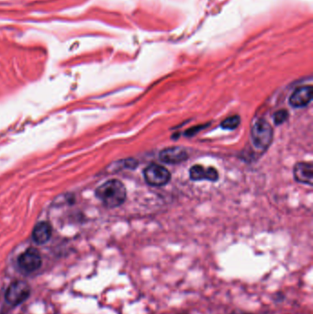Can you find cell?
<instances>
[{"mask_svg":"<svg viewBox=\"0 0 313 314\" xmlns=\"http://www.w3.org/2000/svg\"><path fill=\"white\" fill-rule=\"evenodd\" d=\"M96 196L107 208L113 209L124 203L127 191L125 186L120 180L111 179L97 188Z\"/></svg>","mask_w":313,"mask_h":314,"instance_id":"6da1fadb","label":"cell"},{"mask_svg":"<svg viewBox=\"0 0 313 314\" xmlns=\"http://www.w3.org/2000/svg\"><path fill=\"white\" fill-rule=\"evenodd\" d=\"M253 145L259 150L266 151L273 141L274 131L272 126L265 119H259L254 122L251 131Z\"/></svg>","mask_w":313,"mask_h":314,"instance_id":"7a4b0ae2","label":"cell"},{"mask_svg":"<svg viewBox=\"0 0 313 314\" xmlns=\"http://www.w3.org/2000/svg\"><path fill=\"white\" fill-rule=\"evenodd\" d=\"M143 176L146 183L153 187H162L171 179L170 172L165 166L152 164L143 170Z\"/></svg>","mask_w":313,"mask_h":314,"instance_id":"3957f363","label":"cell"},{"mask_svg":"<svg viewBox=\"0 0 313 314\" xmlns=\"http://www.w3.org/2000/svg\"><path fill=\"white\" fill-rule=\"evenodd\" d=\"M31 294V288L29 284L22 281L17 280L10 284L6 291V300L10 305L17 306L24 302Z\"/></svg>","mask_w":313,"mask_h":314,"instance_id":"277c9868","label":"cell"},{"mask_svg":"<svg viewBox=\"0 0 313 314\" xmlns=\"http://www.w3.org/2000/svg\"><path fill=\"white\" fill-rule=\"evenodd\" d=\"M17 263L22 270L31 273L41 267L43 261L41 253H39L37 249L29 248L24 253L19 255Z\"/></svg>","mask_w":313,"mask_h":314,"instance_id":"5b68a950","label":"cell"},{"mask_svg":"<svg viewBox=\"0 0 313 314\" xmlns=\"http://www.w3.org/2000/svg\"><path fill=\"white\" fill-rule=\"evenodd\" d=\"M159 158L162 163L168 165H177L187 161L188 155L186 150L181 147H168L160 152Z\"/></svg>","mask_w":313,"mask_h":314,"instance_id":"8992f818","label":"cell"},{"mask_svg":"<svg viewBox=\"0 0 313 314\" xmlns=\"http://www.w3.org/2000/svg\"><path fill=\"white\" fill-rule=\"evenodd\" d=\"M313 93L312 85L297 87L289 97V104L296 109L304 108L313 100Z\"/></svg>","mask_w":313,"mask_h":314,"instance_id":"52a82bcc","label":"cell"},{"mask_svg":"<svg viewBox=\"0 0 313 314\" xmlns=\"http://www.w3.org/2000/svg\"><path fill=\"white\" fill-rule=\"evenodd\" d=\"M189 176L193 181L208 180L215 182L219 179V173L214 167H204L200 165H195L189 170Z\"/></svg>","mask_w":313,"mask_h":314,"instance_id":"ba28073f","label":"cell"},{"mask_svg":"<svg viewBox=\"0 0 313 314\" xmlns=\"http://www.w3.org/2000/svg\"><path fill=\"white\" fill-rule=\"evenodd\" d=\"M293 174L297 182L313 186V166L311 163H297L294 166Z\"/></svg>","mask_w":313,"mask_h":314,"instance_id":"9c48e42d","label":"cell"},{"mask_svg":"<svg viewBox=\"0 0 313 314\" xmlns=\"http://www.w3.org/2000/svg\"><path fill=\"white\" fill-rule=\"evenodd\" d=\"M52 236V227L48 222L38 223L32 232V239L36 244H44L47 243Z\"/></svg>","mask_w":313,"mask_h":314,"instance_id":"30bf717a","label":"cell"},{"mask_svg":"<svg viewBox=\"0 0 313 314\" xmlns=\"http://www.w3.org/2000/svg\"><path fill=\"white\" fill-rule=\"evenodd\" d=\"M240 122H241V118L240 116L238 115H234V116H230L226 118L223 122L220 123V127L223 129V130H229V131H232V130H235L239 125H240Z\"/></svg>","mask_w":313,"mask_h":314,"instance_id":"8fae6325","label":"cell"},{"mask_svg":"<svg viewBox=\"0 0 313 314\" xmlns=\"http://www.w3.org/2000/svg\"><path fill=\"white\" fill-rule=\"evenodd\" d=\"M289 117V113L287 110H280L274 115V122L276 125H281L287 121Z\"/></svg>","mask_w":313,"mask_h":314,"instance_id":"7c38bea8","label":"cell"},{"mask_svg":"<svg viewBox=\"0 0 313 314\" xmlns=\"http://www.w3.org/2000/svg\"><path fill=\"white\" fill-rule=\"evenodd\" d=\"M247 314V313H235V314Z\"/></svg>","mask_w":313,"mask_h":314,"instance_id":"4fadbf2b","label":"cell"}]
</instances>
